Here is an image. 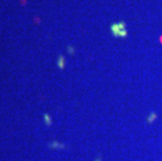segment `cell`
<instances>
[{
  "mask_svg": "<svg viewBox=\"0 0 162 161\" xmlns=\"http://www.w3.org/2000/svg\"><path fill=\"white\" fill-rule=\"evenodd\" d=\"M111 30L115 37H126L128 34L127 29L125 27V23H115L111 25Z\"/></svg>",
  "mask_w": 162,
  "mask_h": 161,
  "instance_id": "cell-1",
  "label": "cell"
}]
</instances>
